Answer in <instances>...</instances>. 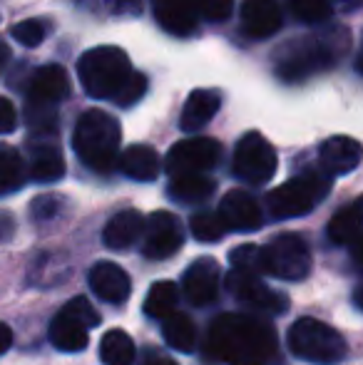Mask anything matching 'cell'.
I'll return each mask as SVG.
<instances>
[{
    "instance_id": "14",
    "label": "cell",
    "mask_w": 363,
    "mask_h": 365,
    "mask_svg": "<svg viewBox=\"0 0 363 365\" xmlns=\"http://www.w3.org/2000/svg\"><path fill=\"white\" fill-rule=\"evenodd\" d=\"M88 281L92 293L105 303H112V306L125 303L132 293V281L127 271L122 266L112 264V261H100V264L92 266Z\"/></svg>"
},
{
    "instance_id": "47",
    "label": "cell",
    "mask_w": 363,
    "mask_h": 365,
    "mask_svg": "<svg viewBox=\"0 0 363 365\" xmlns=\"http://www.w3.org/2000/svg\"><path fill=\"white\" fill-rule=\"evenodd\" d=\"M356 70L363 75V48H361V53H359V58H356Z\"/></svg>"
},
{
    "instance_id": "12",
    "label": "cell",
    "mask_w": 363,
    "mask_h": 365,
    "mask_svg": "<svg viewBox=\"0 0 363 365\" xmlns=\"http://www.w3.org/2000/svg\"><path fill=\"white\" fill-rule=\"evenodd\" d=\"M219 279H222V271H219V264L212 256H202V259L192 261L182 279V289L187 301L192 306H209V303H214L219 296Z\"/></svg>"
},
{
    "instance_id": "3",
    "label": "cell",
    "mask_w": 363,
    "mask_h": 365,
    "mask_svg": "<svg viewBox=\"0 0 363 365\" xmlns=\"http://www.w3.org/2000/svg\"><path fill=\"white\" fill-rule=\"evenodd\" d=\"M122 130L120 122L105 110H88L80 115L73 132V149L85 167L97 174H107L120 159Z\"/></svg>"
},
{
    "instance_id": "20",
    "label": "cell",
    "mask_w": 363,
    "mask_h": 365,
    "mask_svg": "<svg viewBox=\"0 0 363 365\" xmlns=\"http://www.w3.org/2000/svg\"><path fill=\"white\" fill-rule=\"evenodd\" d=\"M222 105V95L217 90H194L184 102V110L180 117V127L184 132L202 130L207 122L214 120Z\"/></svg>"
},
{
    "instance_id": "40",
    "label": "cell",
    "mask_w": 363,
    "mask_h": 365,
    "mask_svg": "<svg viewBox=\"0 0 363 365\" xmlns=\"http://www.w3.org/2000/svg\"><path fill=\"white\" fill-rule=\"evenodd\" d=\"M10 346H13V331H10V326L0 323V356H3V353H8Z\"/></svg>"
},
{
    "instance_id": "37",
    "label": "cell",
    "mask_w": 363,
    "mask_h": 365,
    "mask_svg": "<svg viewBox=\"0 0 363 365\" xmlns=\"http://www.w3.org/2000/svg\"><path fill=\"white\" fill-rule=\"evenodd\" d=\"M60 204H63V199L60 197H55V194H45V197L35 199L30 209H33V217L38 221H48L60 212Z\"/></svg>"
},
{
    "instance_id": "43",
    "label": "cell",
    "mask_w": 363,
    "mask_h": 365,
    "mask_svg": "<svg viewBox=\"0 0 363 365\" xmlns=\"http://www.w3.org/2000/svg\"><path fill=\"white\" fill-rule=\"evenodd\" d=\"M351 246H354V259H356V264L363 266V234L356 236V239L351 241Z\"/></svg>"
},
{
    "instance_id": "38",
    "label": "cell",
    "mask_w": 363,
    "mask_h": 365,
    "mask_svg": "<svg viewBox=\"0 0 363 365\" xmlns=\"http://www.w3.org/2000/svg\"><path fill=\"white\" fill-rule=\"evenodd\" d=\"M15 125H18V115H15L13 102L0 97V135H10Z\"/></svg>"
},
{
    "instance_id": "5",
    "label": "cell",
    "mask_w": 363,
    "mask_h": 365,
    "mask_svg": "<svg viewBox=\"0 0 363 365\" xmlns=\"http://www.w3.org/2000/svg\"><path fill=\"white\" fill-rule=\"evenodd\" d=\"M331 189V174L311 169L306 174L289 179L286 184L276 187L267 197V209L274 219H296L309 214Z\"/></svg>"
},
{
    "instance_id": "34",
    "label": "cell",
    "mask_w": 363,
    "mask_h": 365,
    "mask_svg": "<svg viewBox=\"0 0 363 365\" xmlns=\"http://www.w3.org/2000/svg\"><path fill=\"white\" fill-rule=\"evenodd\" d=\"M48 30L50 28L45 20H23V23H18L10 30V35H13L18 43H23L25 48H38L45 40V35H48Z\"/></svg>"
},
{
    "instance_id": "42",
    "label": "cell",
    "mask_w": 363,
    "mask_h": 365,
    "mask_svg": "<svg viewBox=\"0 0 363 365\" xmlns=\"http://www.w3.org/2000/svg\"><path fill=\"white\" fill-rule=\"evenodd\" d=\"M363 0H331V8L334 10H359Z\"/></svg>"
},
{
    "instance_id": "7",
    "label": "cell",
    "mask_w": 363,
    "mask_h": 365,
    "mask_svg": "<svg viewBox=\"0 0 363 365\" xmlns=\"http://www.w3.org/2000/svg\"><path fill=\"white\" fill-rule=\"evenodd\" d=\"M264 274L281 281H301L311 274V249L299 234H279L262 249Z\"/></svg>"
},
{
    "instance_id": "31",
    "label": "cell",
    "mask_w": 363,
    "mask_h": 365,
    "mask_svg": "<svg viewBox=\"0 0 363 365\" xmlns=\"http://www.w3.org/2000/svg\"><path fill=\"white\" fill-rule=\"evenodd\" d=\"M289 10L296 20L301 23H324L331 18L334 8H331V0H289Z\"/></svg>"
},
{
    "instance_id": "41",
    "label": "cell",
    "mask_w": 363,
    "mask_h": 365,
    "mask_svg": "<svg viewBox=\"0 0 363 365\" xmlns=\"http://www.w3.org/2000/svg\"><path fill=\"white\" fill-rule=\"evenodd\" d=\"M142 365H180V363H175L167 356H160V353H150V356L142 361Z\"/></svg>"
},
{
    "instance_id": "4",
    "label": "cell",
    "mask_w": 363,
    "mask_h": 365,
    "mask_svg": "<svg viewBox=\"0 0 363 365\" xmlns=\"http://www.w3.org/2000/svg\"><path fill=\"white\" fill-rule=\"evenodd\" d=\"M130 75V58L125 50L115 48V45L92 48L78 60V77L83 82V90L95 100H112Z\"/></svg>"
},
{
    "instance_id": "1",
    "label": "cell",
    "mask_w": 363,
    "mask_h": 365,
    "mask_svg": "<svg viewBox=\"0 0 363 365\" xmlns=\"http://www.w3.org/2000/svg\"><path fill=\"white\" fill-rule=\"evenodd\" d=\"M209 353L227 365H269L276 358V333L264 318L224 313L209 328Z\"/></svg>"
},
{
    "instance_id": "23",
    "label": "cell",
    "mask_w": 363,
    "mask_h": 365,
    "mask_svg": "<svg viewBox=\"0 0 363 365\" xmlns=\"http://www.w3.org/2000/svg\"><path fill=\"white\" fill-rule=\"evenodd\" d=\"M28 174L35 182H58L65 174V159L58 145L53 142H43V145L33 147L30 154V164H28Z\"/></svg>"
},
{
    "instance_id": "13",
    "label": "cell",
    "mask_w": 363,
    "mask_h": 365,
    "mask_svg": "<svg viewBox=\"0 0 363 365\" xmlns=\"http://www.w3.org/2000/svg\"><path fill=\"white\" fill-rule=\"evenodd\" d=\"M219 217L232 231H254L264 224L262 207L244 189H232L224 194L222 204H219Z\"/></svg>"
},
{
    "instance_id": "16",
    "label": "cell",
    "mask_w": 363,
    "mask_h": 365,
    "mask_svg": "<svg viewBox=\"0 0 363 365\" xmlns=\"http://www.w3.org/2000/svg\"><path fill=\"white\" fill-rule=\"evenodd\" d=\"M284 25V15L276 0H244L242 3V28L249 38H272Z\"/></svg>"
},
{
    "instance_id": "8",
    "label": "cell",
    "mask_w": 363,
    "mask_h": 365,
    "mask_svg": "<svg viewBox=\"0 0 363 365\" xmlns=\"http://www.w3.org/2000/svg\"><path fill=\"white\" fill-rule=\"evenodd\" d=\"M276 162L272 142L259 132H247L234 149V174L247 184H267L276 172Z\"/></svg>"
},
{
    "instance_id": "21",
    "label": "cell",
    "mask_w": 363,
    "mask_h": 365,
    "mask_svg": "<svg viewBox=\"0 0 363 365\" xmlns=\"http://www.w3.org/2000/svg\"><path fill=\"white\" fill-rule=\"evenodd\" d=\"M88 331L90 328H85L78 318H73L70 313L60 311L58 316L53 318V323H50V343L65 353L85 351L88 343H90Z\"/></svg>"
},
{
    "instance_id": "29",
    "label": "cell",
    "mask_w": 363,
    "mask_h": 365,
    "mask_svg": "<svg viewBox=\"0 0 363 365\" xmlns=\"http://www.w3.org/2000/svg\"><path fill=\"white\" fill-rule=\"evenodd\" d=\"M359 234H363V221L359 217V212L351 207H344L331 217L329 221V239L339 246H346L356 239Z\"/></svg>"
},
{
    "instance_id": "9",
    "label": "cell",
    "mask_w": 363,
    "mask_h": 365,
    "mask_svg": "<svg viewBox=\"0 0 363 365\" xmlns=\"http://www.w3.org/2000/svg\"><path fill=\"white\" fill-rule=\"evenodd\" d=\"M222 159V145L212 137H192L182 140L167 154V172L175 174H189V172H209Z\"/></svg>"
},
{
    "instance_id": "19",
    "label": "cell",
    "mask_w": 363,
    "mask_h": 365,
    "mask_svg": "<svg viewBox=\"0 0 363 365\" xmlns=\"http://www.w3.org/2000/svg\"><path fill=\"white\" fill-rule=\"evenodd\" d=\"M142 231H145V217L135 209H125L107 221L105 231H102V244L112 251H122L135 244Z\"/></svg>"
},
{
    "instance_id": "30",
    "label": "cell",
    "mask_w": 363,
    "mask_h": 365,
    "mask_svg": "<svg viewBox=\"0 0 363 365\" xmlns=\"http://www.w3.org/2000/svg\"><path fill=\"white\" fill-rule=\"evenodd\" d=\"M189 229H192L194 239L202 241V244H217L229 231L227 224L219 217V212H197L189 221Z\"/></svg>"
},
{
    "instance_id": "11",
    "label": "cell",
    "mask_w": 363,
    "mask_h": 365,
    "mask_svg": "<svg viewBox=\"0 0 363 365\" xmlns=\"http://www.w3.org/2000/svg\"><path fill=\"white\" fill-rule=\"evenodd\" d=\"M227 291L237 298L242 306L252 308L259 313H281L289 306V298L281 296L279 291L269 289L267 284L259 281V274H249V271H237L227 276Z\"/></svg>"
},
{
    "instance_id": "27",
    "label": "cell",
    "mask_w": 363,
    "mask_h": 365,
    "mask_svg": "<svg viewBox=\"0 0 363 365\" xmlns=\"http://www.w3.org/2000/svg\"><path fill=\"white\" fill-rule=\"evenodd\" d=\"M162 336H165L167 346L180 353H192L197 346V328H194L192 318H187L184 313H172L165 318Z\"/></svg>"
},
{
    "instance_id": "33",
    "label": "cell",
    "mask_w": 363,
    "mask_h": 365,
    "mask_svg": "<svg viewBox=\"0 0 363 365\" xmlns=\"http://www.w3.org/2000/svg\"><path fill=\"white\" fill-rule=\"evenodd\" d=\"M147 92V77L142 73H135L132 70V75L127 77L125 82H122V87L117 90V95L112 97V102L120 107H132L135 102L142 100V95Z\"/></svg>"
},
{
    "instance_id": "35",
    "label": "cell",
    "mask_w": 363,
    "mask_h": 365,
    "mask_svg": "<svg viewBox=\"0 0 363 365\" xmlns=\"http://www.w3.org/2000/svg\"><path fill=\"white\" fill-rule=\"evenodd\" d=\"M63 311L70 313L73 318H78V321L83 323L85 328L100 326V313H97L95 308H92V303L85 296H78V298H73V301H68L63 306Z\"/></svg>"
},
{
    "instance_id": "10",
    "label": "cell",
    "mask_w": 363,
    "mask_h": 365,
    "mask_svg": "<svg viewBox=\"0 0 363 365\" xmlns=\"http://www.w3.org/2000/svg\"><path fill=\"white\" fill-rule=\"evenodd\" d=\"M145 246L142 254L152 261H165L175 256L184 244L182 221L170 212H155L145 219Z\"/></svg>"
},
{
    "instance_id": "26",
    "label": "cell",
    "mask_w": 363,
    "mask_h": 365,
    "mask_svg": "<svg viewBox=\"0 0 363 365\" xmlns=\"http://www.w3.org/2000/svg\"><path fill=\"white\" fill-rule=\"evenodd\" d=\"M28 167L15 147L0 145V194H13L25 184Z\"/></svg>"
},
{
    "instance_id": "45",
    "label": "cell",
    "mask_w": 363,
    "mask_h": 365,
    "mask_svg": "<svg viewBox=\"0 0 363 365\" xmlns=\"http://www.w3.org/2000/svg\"><path fill=\"white\" fill-rule=\"evenodd\" d=\"M354 306L359 308V311H363V286H359V289L354 291Z\"/></svg>"
},
{
    "instance_id": "15",
    "label": "cell",
    "mask_w": 363,
    "mask_h": 365,
    "mask_svg": "<svg viewBox=\"0 0 363 365\" xmlns=\"http://www.w3.org/2000/svg\"><path fill=\"white\" fill-rule=\"evenodd\" d=\"M152 10H155V18L162 25V30L177 35V38L192 35L202 18L197 0H155Z\"/></svg>"
},
{
    "instance_id": "25",
    "label": "cell",
    "mask_w": 363,
    "mask_h": 365,
    "mask_svg": "<svg viewBox=\"0 0 363 365\" xmlns=\"http://www.w3.org/2000/svg\"><path fill=\"white\" fill-rule=\"evenodd\" d=\"M100 361L105 365H132L135 363V341L122 328H112L100 341Z\"/></svg>"
},
{
    "instance_id": "39",
    "label": "cell",
    "mask_w": 363,
    "mask_h": 365,
    "mask_svg": "<svg viewBox=\"0 0 363 365\" xmlns=\"http://www.w3.org/2000/svg\"><path fill=\"white\" fill-rule=\"evenodd\" d=\"M107 10L115 15H137L142 10L140 0H107Z\"/></svg>"
},
{
    "instance_id": "44",
    "label": "cell",
    "mask_w": 363,
    "mask_h": 365,
    "mask_svg": "<svg viewBox=\"0 0 363 365\" xmlns=\"http://www.w3.org/2000/svg\"><path fill=\"white\" fill-rule=\"evenodd\" d=\"M8 60H10V48L3 43V40H0V70L8 65Z\"/></svg>"
},
{
    "instance_id": "24",
    "label": "cell",
    "mask_w": 363,
    "mask_h": 365,
    "mask_svg": "<svg viewBox=\"0 0 363 365\" xmlns=\"http://www.w3.org/2000/svg\"><path fill=\"white\" fill-rule=\"evenodd\" d=\"M217 189V182L209 179L204 172L175 174L170 184V197L180 204H199L207 202Z\"/></svg>"
},
{
    "instance_id": "46",
    "label": "cell",
    "mask_w": 363,
    "mask_h": 365,
    "mask_svg": "<svg viewBox=\"0 0 363 365\" xmlns=\"http://www.w3.org/2000/svg\"><path fill=\"white\" fill-rule=\"evenodd\" d=\"M354 209H356V212H359V217H361V221H363V194H361V197L354 202Z\"/></svg>"
},
{
    "instance_id": "18",
    "label": "cell",
    "mask_w": 363,
    "mask_h": 365,
    "mask_svg": "<svg viewBox=\"0 0 363 365\" xmlns=\"http://www.w3.org/2000/svg\"><path fill=\"white\" fill-rule=\"evenodd\" d=\"M319 159L329 174H349L361 164L363 147L354 137H329L326 142H321Z\"/></svg>"
},
{
    "instance_id": "6",
    "label": "cell",
    "mask_w": 363,
    "mask_h": 365,
    "mask_svg": "<svg viewBox=\"0 0 363 365\" xmlns=\"http://www.w3.org/2000/svg\"><path fill=\"white\" fill-rule=\"evenodd\" d=\"M289 348L296 358L314 365H336L349 353L344 336L316 318H299L291 326Z\"/></svg>"
},
{
    "instance_id": "36",
    "label": "cell",
    "mask_w": 363,
    "mask_h": 365,
    "mask_svg": "<svg viewBox=\"0 0 363 365\" xmlns=\"http://www.w3.org/2000/svg\"><path fill=\"white\" fill-rule=\"evenodd\" d=\"M199 15L209 23H222L232 15V0H197Z\"/></svg>"
},
{
    "instance_id": "17",
    "label": "cell",
    "mask_w": 363,
    "mask_h": 365,
    "mask_svg": "<svg viewBox=\"0 0 363 365\" xmlns=\"http://www.w3.org/2000/svg\"><path fill=\"white\" fill-rule=\"evenodd\" d=\"M70 82L68 73L60 65H43L38 73L33 75L30 82V107H55L63 97H68Z\"/></svg>"
},
{
    "instance_id": "28",
    "label": "cell",
    "mask_w": 363,
    "mask_h": 365,
    "mask_svg": "<svg viewBox=\"0 0 363 365\" xmlns=\"http://www.w3.org/2000/svg\"><path fill=\"white\" fill-rule=\"evenodd\" d=\"M180 303V291L172 281H157L152 284L150 293L145 298V313L150 318H157V321H165L167 316H172Z\"/></svg>"
},
{
    "instance_id": "2",
    "label": "cell",
    "mask_w": 363,
    "mask_h": 365,
    "mask_svg": "<svg viewBox=\"0 0 363 365\" xmlns=\"http://www.w3.org/2000/svg\"><path fill=\"white\" fill-rule=\"evenodd\" d=\"M349 30L331 25L316 35L294 38L274 53V73L284 82H304L309 77L334 68L336 60L349 50Z\"/></svg>"
},
{
    "instance_id": "22",
    "label": "cell",
    "mask_w": 363,
    "mask_h": 365,
    "mask_svg": "<svg viewBox=\"0 0 363 365\" xmlns=\"http://www.w3.org/2000/svg\"><path fill=\"white\" fill-rule=\"evenodd\" d=\"M122 174H127L135 182H152L160 174V154L147 145H132L117 159Z\"/></svg>"
},
{
    "instance_id": "32",
    "label": "cell",
    "mask_w": 363,
    "mask_h": 365,
    "mask_svg": "<svg viewBox=\"0 0 363 365\" xmlns=\"http://www.w3.org/2000/svg\"><path fill=\"white\" fill-rule=\"evenodd\" d=\"M232 266L237 271H249V274H264V266H262V246L257 244H244L237 246L232 251Z\"/></svg>"
}]
</instances>
